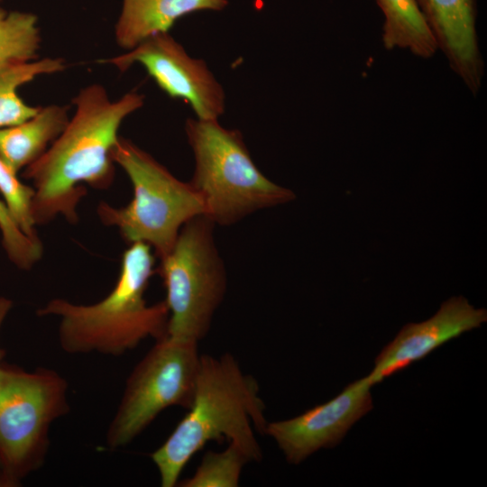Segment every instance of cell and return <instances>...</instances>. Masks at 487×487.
<instances>
[{
	"label": "cell",
	"instance_id": "2e32d148",
	"mask_svg": "<svg viewBox=\"0 0 487 487\" xmlns=\"http://www.w3.org/2000/svg\"><path fill=\"white\" fill-rule=\"evenodd\" d=\"M60 58H44L13 64L0 70V129L19 124L37 114L40 107L26 104L18 95L23 85L41 75L63 70Z\"/></svg>",
	"mask_w": 487,
	"mask_h": 487
},
{
	"label": "cell",
	"instance_id": "9c48e42d",
	"mask_svg": "<svg viewBox=\"0 0 487 487\" xmlns=\"http://www.w3.org/2000/svg\"><path fill=\"white\" fill-rule=\"evenodd\" d=\"M103 62L120 71L141 64L170 97L187 101L197 118L218 119L225 113V90L206 61L190 57L169 32L152 35L126 53Z\"/></svg>",
	"mask_w": 487,
	"mask_h": 487
},
{
	"label": "cell",
	"instance_id": "ffe728a7",
	"mask_svg": "<svg viewBox=\"0 0 487 487\" xmlns=\"http://www.w3.org/2000/svg\"><path fill=\"white\" fill-rule=\"evenodd\" d=\"M0 232L8 258L19 268H32L42 256L39 238L26 235L12 216L7 206L0 200Z\"/></svg>",
	"mask_w": 487,
	"mask_h": 487
},
{
	"label": "cell",
	"instance_id": "44dd1931",
	"mask_svg": "<svg viewBox=\"0 0 487 487\" xmlns=\"http://www.w3.org/2000/svg\"><path fill=\"white\" fill-rule=\"evenodd\" d=\"M11 308V302L5 299H0V328L3 321ZM5 355V352L0 348V365L2 364V359Z\"/></svg>",
	"mask_w": 487,
	"mask_h": 487
},
{
	"label": "cell",
	"instance_id": "8992f818",
	"mask_svg": "<svg viewBox=\"0 0 487 487\" xmlns=\"http://www.w3.org/2000/svg\"><path fill=\"white\" fill-rule=\"evenodd\" d=\"M69 412L68 382L56 371L0 365V487H17L41 467L50 427Z\"/></svg>",
	"mask_w": 487,
	"mask_h": 487
},
{
	"label": "cell",
	"instance_id": "7402d4cb",
	"mask_svg": "<svg viewBox=\"0 0 487 487\" xmlns=\"http://www.w3.org/2000/svg\"><path fill=\"white\" fill-rule=\"evenodd\" d=\"M0 2H1V0H0Z\"/></svg>",
	"mask_w": 487,
	"mask_h": 487
},
{
	"label": "cell",
	"instance_id": "6da1fadb",
	"mask_svg": "<svg viewBox=\"0 0 487 487\" xmlns=\"http://www.w3.org/2000/svg\"><path fill=\"white\" fill-rule=\"evenodd\" d=\"M73 116L59 137L23 176L34 188L32 217L45 225L58 216L69 223L78 221V207L87 186L109 188L115 178L112 152L123 121L140 109L144 96L134 91L111 101L105 87L93 84L72 100Z\"/></svg>",
	"mask_w": 487,
	"mask_h": 487
},
{
	"label": "cell",
	"instance_id": "30bf717a",
	"mask_svg": "<svg viewBox=\"0 0 487 487\" xmlns=\"http://www.w3.org/2000/svg\"><path fill=\"white\" fill-rule=\"evenodd\" d=\"M367 376L348 384L327 402L292 418L268 422L264 434L278 445L289 464H298L322 448H332L372 408Z\"/></svg>",
	"mask_w": 487,
	"mask_h": 487
},
{
	"label": "cell",
	"instance_id": "5bb4252c",
	"mask_svg": "<svg viewBox=\"0 0 487 487\" xmlns=\"http://www.w3.org/2000/svg\"><path fill=\"white\" fill-rule=\"evenodd\" d=\"M68 107H40L30 119L0 129V157L16 173L37 161L66 127Z\"/></svg>",
	"mask_w": 487,
	"mask_h": 487
},
{
	"label": "cell",
	"instance_id": "e0dca14e",
	"mask_svg": "<svg viewBox=\"0 0 487 487\" xmlns=\"http://www.w3.org/2000/svg\"><path fill=\"white\" fill-rule=\"evenodd\" d=\"M40 42L36 15L0 8V70L13 64L34 60Z\"/></svg>",
	"mask_w": 487,
	"mask_h": 487
},
{
	"label": "cell",
	"instance_id": "277c9868",
	"mask_svg": "<svg viewBox=\"0 0 487 487\" xmlns=\"http://www.w3.org/2000/svg\"><path fill=\"white\" fill-rule=\"evenodd\" d=\"M185 133L195 159L189 182L215 225H231L296 198L258 169L239 130L225 128L218 119L188 118Z\"/></svg>",
	"mask_w": 487,
	"mask_h": 487
},
{
	"label": "cell",
	"instance_id": "d6986e66",
	"mask_svg": "<svg viewBox=\"0 0 487 487\" xmlns=\"http://www.w3.org/2000/svg\"><path fill=\"white\" fill-rule=\"evenodd\" d=\"M0 193L21 230L30 237L39 238L32 217L34 188L23 184L1 157Z\"/></svg>",
	"mask_w": 487,
	"mask_h": 487
},
{
	"label": "cell",
	"instance_id": "5b68a950",
	"mask_svg": "<svg viewBox=\"0 0 487 487\" xmlns=\"http://www.w3.org/2000/svg\"><path fill=\"white\" fill-rule=\"evenodd\" d=\"M112 158L129 177L133 197L122 207L100 202L96 208L100 221L115 226L125 242L147 244L158 258L164 257L183 225L205 215L200 195L190 182L177 179L130 140L119 137Z\"/></svg>",
	"mask_w": 487,
	"mask_h": 487
},
{
	"label": "cell",
	"instance_id": "4fadbf2b",
	"mask_svg": "<svg viewBox=\"0 0 487 487\" xmlns=\"http://www.w3.org/2000/svg\"><path fill=\"white\" fill-rule=\"evenodd\" d=\"M227 5V0H124L115 24V40L129 51L152 35L169 32L187 14L221 11Z\"/></svg>",
	"mask_w": 487,
	"mask_h": 487
},
{
	"label": "cell",
	"instance_id": "7a4b0ae2",
	"mask_svg": "<svg viewBox=\"0 0 487 487\" xmlns=\"http://www.w3.org/2000/svg\"><path fill=\"white\" fill-rule=\"evenodd\" d=\"M265 405L253 376L231 354H201L188 412L165 442L151 454L162 487H173L191 457L210 441L240 445L254 462L262 458L254 430L264 434Z\"/></svg>",
	"mask_w": 487,
	"mask_h": 487
},
{
	"label": "cell",
	"instance_id": "9a60e30c",
	"mask_svg": "<svg viewBox=\"0 0 487 487\" xmlns=\"http://www.w3.org/2000/svg\"><path fill=\"white\" fill-rule=\"evenodd\" d=\"M376 2L384 17L381 39L386 50H405L422 59L436 54V40L414 0Z\"/></svg>",
	"mask_w": 487,
	"mask_h": 487
},
{
	"label": "cell",
	"instance_id": "52a82bcc",
	"mask_svg": "<svg viewBox=\"0 0 487 487\" xmlns=\"http://www.w3.org/2000/svg\"><path fill=\"white\" fill-rule=\"evenodd\" d=\"M215 225L205 215L191 218L170 252L161 258L157 272L166 289L170 337L198 344L224 299L227 278L215 242Z\"/></svg>",
	"mask_w": 487,
	"mask_h": 487
},
{
	"label": "cell",
	"instance_id": "3957f363",
	"mask_svg": "<svg viewBox=\"0 0 487 487\" xmlns=\"http://www.w3.org/2000/svg\"><path fill=\"white\" fill-rule=\"evenodd\" d=\"M152 247L130 244L122 256L119 276L111 292L90 305L53 299L37 310L39 317L56 316L61 349L68 354L98 353L118 356L147 337L167 336L169 308L164 301L148 305L144 292L154 269Z\"/></svg>",
	"mask_w": 487,
	"mask_h": 487
},
{
	"label": "cell",
	"instance_id": "ac0fdd59",
	"mask_svg": "<svg viewBox=\"0 0 487 487\" xmlns=\"http://www.w3.org/2000/svg\"><path fill=\"white\" fill-rule=\"evenodd\" d=\"M254 462L240 445L229 442L221 452H207L195 473L178 483L183 487L238 486L244 466Z\"/></svg>",
	"mask_w": 487,
	"mask_h": 487
},
{
	"label": "cell",
	"instance_id": "7c38bea8",
	"mask_svg": "<svg viewBox=\"0 0 487 487\" xmlns=\"http://www.w3.org/2000/svg\"><path fill=\"white\" fill-rule=\"evenodd\" d=\"M414 1L451 69L477 95L484 75L476 29L477 0Z\"/></svg>",
	"mask_w": 487,
	"mask_h": 487
},
{
	"label": "cell",
	"instance_id": "ba28073f",
	"mask_svg": "<svg viewBox=\"0 0 487 487\" xmlns=\"http://www.w3.org/2000/svg\"><path fill=\"white\" fill-rule=\"evenodd\" d=\"M200 356L198 343L168 335L157 340L126 380L106 431V446L115 450L128 445L169 407L188 409Z\"/></svg>",
	"mask_w": 487,
	"mask_h": 487
},
{
	"label": "cell",
	"instance_id": "8fae6325",
	"mask_svg": "<svg viewBox=\"0 0 487 487\" xmlns=\"http://www.w3.org/2000/svg\"><path fill=\"white\" fill-rule=\"evenodd\" d=\"M486 321L485 308H475L463 296L452 297L430 318L405 325L377 355L368 377L372 385L380 383Z\"/></svg>",
	"mask_w": 487,
	"mask_h": 487
}]
</instances>
